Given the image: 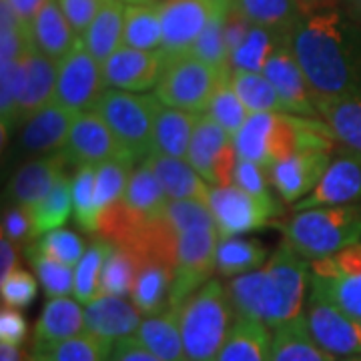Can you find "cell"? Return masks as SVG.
Here are the masks:
<instances>
[{"label": "cell", "instance_id": "1", "mask_svg": "<svg viewBox=\"0 0 361 361\" xmlns=\"http://www.w3.org/2000/svg\"><path fill=\"white\" fill-rule=\"evenodd\" d=\"M291 49L310 82L315 103L357 94L361 42L336 11L307 14L291 35Z\"/></svg>", "mask_w": 361, "mask_h": 361}, {"label": "cell", "instance_id": "2", "mask_svg": "<svg viewBox=\"0 0 361 361\" xmlns=\"http://www.w3.org/2000/svg\"><path fill=\"white\" fill-rule=\"evenodd\" d=\"M310 265L285 241L261 269L237 275L227 283L237 319L279 327L301 315Z\"/></svg>", "mask_w": 361, "mask_h": 361}, {"label": "cell", "instance_id": "3", "mask_svg": "<svg viewBox=\"0 0 361 361\" xmlns=\"http://www.w3.org/2000/svg\"><path fill=\"white\" fill-rule=\"evenodd\" d=\"M233 305L227 287L209 279L179 305V327L189 361H217L231 331Z\"/></svg>", "mask_w": 361, "mask_h": 361}, {"label": "cell", "instance_id": "4", "mask_svg": "<svg viewBox=\"0 0 361 361\" xmlns=\"http://www.w3.org/2000/svg\"><path fill=\"white\" fill-rule=\"evenodd\" d=\"M285 241L301 257L317 261L361 241V205L315 207L297 211L285 225Z\"/></svg>", "mask_w": 361, "mask_h": 361}, {"label": "cell", "instance_id": "5", "mask_svg": "<svg viewBox=\"0 0 361 361\" xmlns=\"http://www.w3.org/2000/svg\"><path fill=\"white\" fill-rule=\"evenodd\" d=\"M159 99L129 90L104 89L92 111L103 116L123 151L135 163L153 155V127Z\"/></svg>", "mask_w": 361, "mask_h": 361}, {"label": "cell", "instance_id": "6", "mask_svg": "<svg viewBox=\"0 0 361 361\" xmlns=\"http://www.w3.org/2000/svg\"><path fill=\"white\" fill-rule=\"evenodd\" d=\"M225 71L207 65L191 52L173 56L165 54V68L155 87V97L167 106L189 113H205Z\"/></svg>", "mask_w": 361, "mask_h": 361}, {"label": "cell", "instance_id": "7", "mask_svg": "<svg viewBox=\"0 0 361 361\" xmlns=\"http://www.w3.org/2000/svg\"><path fill=\"white\" fill-rule=\"evenodd\" d=\"M221 235L217 223L195 225L179 233V253L171 291V305L179 307L187 297L211 279L217 269V247Z\"/></svg>", "mask_w": 361, "mask_h": 361}, {"label": "cell", "instance_id": "8", "mask_svg": "<svg viewBox=\"0 0 361 361\" xmlns=\"http://www.w3.org/2000/svg\"><path fill=\"white\" fill-rule=\"evenodd\" d=\"M310 291L361 322V241L311 263Z\"/></svg>", "mask_w": 361, "mask_h": 361}, {"label": "cell", "instance_id": "9", "mask_svg": "<svg viewBox=\"0 0 361 361\" xmlns=\"http://www.w3.org/2000/svg\"><path fill=\"white\" fill-rule=\"evenodd\" d=\"M103 89V66L90 54L82 39H78L68 54L59 61L54 103L73 113L92 111Z\"/></svg>", "mask_w": 361, "mask_h": 361}, {"label": "cell", "instance_id": "10", "mask_svg": "<svg viewBox=\"0 0 361 361\" xmlns=\"http://www.w3.org/2000/svg\"><path fill=\"white\" fill-rule=\"evenodd\" d=\"M305 322L315 343L334 357L361 355V322L310 291Z\"/></svg>", "mask_w": 361, "mask_h": 361}, {"label": "cell", "instance_id": "11", "mask_svg": "<svg viewBox=\"0 0 361 361\" xmlns=\"http://www.w3.org/2000/svg\"><path fill=\"white\" fill-rule=\"evenodd\" d=\"M233 0H163V47L161 52L173 56L191 51L195 40L205 30L217 11H231Z\"/></svg>", "mask_w": 361, "mask_h": 361}, {"label": "cell", "instance_id": "12", "mask_svg": "<svg viewBox=\"0 0 361 361\" xmlns=\"http://www.w3.org/2000/svg\"><path fill=\"white\" fill-rule=\"evenodd\" d=\"M59 63L42 54L35 47H26L16 59L14 68V113L18 118H28L47 104L54 103Z\"/></svg>", "mask_w": 361, "mask_h": 361}, {"label": "cell", "instance_id": "13", "mask_svg": "<svg viewBox=\"0 0 361 361\" xmlns=\"http://www.w3.org/2000/svg\"><path fill=\"white\" fill-rule=\"evenodd\" d=\"M61 155L65 157L66 165H75V167L94 165L97 167L116 157H127V153L123 151L121 142L116 141L113 130L109 129V125L103 121V116L97 111H85L75 116Z\"/></svg>", "mask_w": 361, "mask_h": 361}, {"label": "cell", "instance_id": "14", "mask_svg": "<svg viewBox=\"0 0 361 361\" xmlns=\"http://www.w3.org/2000/svg\"><path fill=\"white\" fill-rule=\"evenodd\" d=\"M165 68L161 51H139L121 44L103 65V82L106 89L145 92L159 85Z\"/></svg>", "mask_w": 361, "mask_h": 361}, {"label": "cell", "instance_id": "15", "mask_svg": "<svg viewBox=\"0 0 361 361\" xmlns=\"http://www.w3.org/2000/svg\"><path fill=\"white\" fill-rule=\"evenodd\" d=\"M209 207L213 211L215 223L219 227L221 239L237 237L241 233L257 231L267 227L275 219L269 211L247 195L237 185L229 187H211Z\"/></svg>", "mask_w": 361, "mask_h": 361}, {"label": "cell", "instance_id": "16", "mask_svg": "<svg viewBox=\"0 0 361 361\" xmlns=\"http://www.w3.org/2000/svg\"><path fill=\"white\" fill-rule=\"evenodd\" d=\"M261 73L269 78L271 85L283 99L287 113L305 116L315 115V111H317L315 99H313L307 78L297 63L295 52L291 49V40L281 42L275 51L271 52L269 61L265 63Z\"/></svg>", "mask_w": 361, "mask_h": 361}, {"label": "cell", "instance_id": "17", "mask_svg": "<svg viewBox=\"0 0 361 361\" xmlns=\"http://www.w3.org/2000/svg\"><path fill=\"white\" fill-rule=\"evenodd\" d=\"M361 197V155L343 153L331 161L317 187L307 197L293 203L295 211L315 207L349 205Z\"/></svg>", "mask_w": 361, "mask_h": 361}, {"label": "cell", "instance_id": "18", "mask_svg": "<svg viewBox=\"0 0 361 361\" xmlns=\"http://www.w3.org/2000/svg\"><path fill=\"white\" fill-rule=\"evenodd\" d=\"M329 165V151H297L269 169L271 183L287 203H297L317 187Z\"/></svg>", "mask_w": 361, "mask_h": 361}, {"label": "cell", "instance_id": "19", "mask_svg": "<svg viewBox=\"0 0 361 361\" xmlns=\"http://www.w3.org/2000/svg\"><path fill=\"white\" fill-rule=\"evenodd\" d=\"M77 115L78 113L68 111L63 104H47L39 113L26 118L18 137L20 149L30 155H51L63 151Z\"/></svg>", "mask_w": 361, "mask_h": 361}, {"label": "cell", "instance_id": "20", "mask_svg": "<svg viewBox=\"0 0 361 361\" xmlns=\"http://www.w3.org/2000/svg\"><path fill=\"white\" fill-rule=\"evenodd\" d=\"M142 313L133 301L116 295H99L85 307V329L92 336L116 343L141 327Z\"/></svg>", "mask_w": 361, "mask_h": 361}, {"label": "cell", "instance_id": "21", "mask_svg": "<svg viewBox=\"0 0 361 361\" xmlns=\"http://www.w3.org/2000/svg\"><path fill=\"white\" fill-rule=\"evenodd\" d=\"M66 161L61 153L44 155L26 163L14 173L8 185V195L14 205L30 209L51 193L54 183L65 175Z\"/></svg>", "mask_w": 361, "mask_h": 361}, {"label": "cell", "instance_id": "22", "mask_svg": "<svg viewBox=\"0 0 361 361\" xmlns=\"http://www.w3.org/2000/svg\"><path fill=\"white\" fill-rule=\"evenodd\" d=\"M78 37L68 25L59 0H44L28 26V44L52 61H61L75 47Z\"/></svg>", "mask_w": 361, "mask_h": 361}, {"label": "cell", "instance_id": "23", "mask_svg": "<svg viewBox=\"0 0 361 361\" xmlns=\"http://www.w3.org/2000/svg\"><path fill=\"white\" fill-rule=\"evenodd\" d=\"M85 331V311L68 297H51L44 303L32 334V348L40 349L80 336Z\"/></svg>", "mask_w": 361, "mask_h": 361}, {"label": "cell", "instance_id": "24", "mask_svg": "<svg viewBox=\"0 0 361 361\" xmlns=\"http://www.w3.org/2000/svg\"><path fill=\"white\" fill-rule=\"evenodd\" d=\"M197 115L199 113L180 111L159 101L155 111V127H153V153L173 157V159H185L191 147Z\"/></svg>", "mask_w": 361, "mask_h": 361}, {"label": "cell", "instance_id": "25", "mask_svg": "<svg viewBox=\"0 0 361 361\" xmlns=\"http://www.w3.org/2000/svg\"><path fill=\"white\" fill-rule=\"evenodd\" d=\"M151 167L155 171V175L161 180L165 193H167L169 201H187V199H195V201H203L209 203V193L211 187L189 161L183 159H173V157L165 155H153L147 157Z\"/></svg>", "mask_w": 361, "mask_h": 361}, {"label": "cell", "instance_id": "26", "mask_svg": "<svg viewBox=\"0 0 361 361\" xmlns=\"http://www.w3.org/2000/svg\"><path fill=\"white\" fill-rule=\"evenodd\" d=\"M137 339L161 361H189L179 327V307L147 315L137 331Z\"/></svg>", "mask_w": 361, "mask_h": 361}, {"label": "cell", "instance_id": "27", "mask_svg": "<svg viewBox=\"0 0 361 361\" xmlns=\"http://www.w3.org/2000/svg\"><path fill=\"white\" fill-rule=\"evenodd\" d=\"M175 267L161 261H141L130 301L142 315H155L171 305Z\"/></svg>", "mask_w": 361, "mask_h": 361}, {"label": "cell", "instance_id": "28", "mask_svg": "<svg viewBox=\"0 0 361 361\" xmlns=\"http://www.w3.org/2000/svg\"><path fill=\"white\" fill-rule=\"evenodd\" d=\"M269 361H336V357L315 343L305 315H299L275 327L271 336Z\"/></svg>", "mask_w": 361, "mask_h": 361}, {"label": "cell", "instance_id": "29", "mask_svg": "<svg viewBox=\"0 0 361 361\" xmlns=\"http://www.w3.org/2000/svg\"><path fill=\"white\" fill-rule=\"evenodd\" d=\"M125 11V0H101L99 11L82 37L85 47L101 63V66L118 49V42H123Z\"/></svg>", "mask_w": 361, "mask_h": 361}, {"label": "cell", "instance_id": "30", "mask_svg": "<svg viewBox=\"0 0 361 361\" xmlns=\"http://www.w3.org/2000/svg\"><path fill=\"white\" fill-rule=\"evenodd\" d=\"M229 141H231V137L227 135V130L223 129L209 113L197 115L187 161L209 185H215V165Z\"/></svg>", "mask_w": 361, "mask_h": 361}, {"label": "cell", "instance_id": "31", "mask_svg": "<svg viewBox=\"0 0 361 361\" xmlns=\"http://www.w3.org/2000/svg\"><path fill=\"white\" fill-rule=\"evenodd\" d=\"M123 203L129 207L135 215L141 219L153 221L165 217V209L169 205V197L155 175L149 159H145L130 175Z\"/></svg>", "mask_w": 361, "mask_h": 361}, {"label": "cell", "instance_id": "32", "mask_svg": "<svg viewBox=\"0 0 361 361\" xmlns=\"http://www.w3.org/2000/svg\"><path fill=\"white\" fill-rule=\"evenodd\" d=\"M233 6L253 25L269 28L291 39L297 25L303 20L297 0H233Z\"/></svg>", "mask_w": 361, "mask_h": 361}, {"label": "cell", "instance_id": "33", "mask_svg": "<svg viewBox=\"0 0 361 361\" xmlns=\"http://www.w3.org/2000/svg\"><path fill=\"white\" fill-rule=\"evenodd\" d=\"M323 121L334 130L336 139L343 142L351 153L361 155V97L343 94L315 103Z\"/></svg>", "mask_w": 361, "mask_h": 361}, {"label": "cell", "instance_id": "34", "mask_svg": "<svg viewBox=\"0 0 361 361\" xmlns=\"http://www.w3.org/2000/svg\"><path fill=\"white\" fill-rule=\"evenodd\" d=\"M269 348L267 325L255 319H237L217 361H269Z\"/></svg>", "mask_w": 361, "mask_h": 361}, {"label": "cell", "instance_id": "35", "mask_svg": "<svg viewBox=\"0 0 361 361\" xmlns=\"http://www.w3.org/2000/svg\"><path fill=\"white\" fill-rule=\"evenodd\" d=\"M121 44L139 51H161L163 47L161 4H127Z\"/></svg>", "mask_w": 361, "mask_h": 361}, {"label": "cell", "instance_id": "36", "mask_svg": "<svg viewBox=\"0 0 361 361\" xmlns=\"http://www.w3.org/2000/svg\"><path fill=\"white\" fill-rule=\"evenodd\" d=\"M26 211L30 217L32 239H40L42 235L59 229L71 217L73 211V179L66 173L61 175L51 193Z\"/></svg>", "mask_w": 361, "mask_h": 361}, {"label": "cell", "instance_id": "37", "mask_svg": "<svg viewBox=\"0 0 361 361\" xmlns=\"http://www.w3.org/2000/svg\"><path fill=\"white\" fill-rule=\"evenodd\" d=\"M113 348L115 343L87 331L47 348L30 349V361H111Z\"/></svg>", "mask_w": 361, "mask_h": 361}, {"label": "cell", "instance_id": "38", "mask_svg": "<svg viewBox=\"0 0 361 361\" xmlns=\"http://www.w3.org/2000/svg\"><path fill=\"white\" fill-rule=\"evenodd\" d=\"M275 113H251L239 133L233 137V145L239 159L257 163L267 171L271 169L269 133L273 127Z\"/></svg>", "mask_w": 361, "mask_h": 361}, {"label": "cell", "instance_id": "39", "mask_svg": "<svg viewBox=\"0 0 361 361\" xmlns=\"http://www.w3.org/2000/svg\"><path fill=\"white\" fill-rule=\"evenodd\" d=\"M231 80L249 113H287L283 99L265 75L253 71H233Z\"/></svg>", "mask_w": 361, "mask_h": 361}, {"label": "cell", "instance_id": "40", "mask_svg": "<svg viewBox=\"0 0 361 361\" xmlns=\"http://www.w3.org/2000/svg\"><path fill=\"white\" fill-rule=\"evenodd\" d=\"M267 259V249L255 239H221L217 247V271L225 277L245 275L261 269Z\"/></svg>", "mask_w": 361, "mask_h": 361}, {"label": "cell", "instance_id": "41", "mask_svg": "<svg viewBox=\"0 0 361 361\" xmlns=\"http://www.w3.org/2000/svg\"><path fill=\"white\" fill-rule=\"evenodd\" d=\"M291 39L281 37L269 28L253 25L247 32L245 40L229 54V65L233 71H253L261 73L265 63L269 61L271 52L275 51L281 42H289Z\"/></svg>", "mask_w": 361, "mask_h": 361}, {"label": "cell", "instance_id": "42", "mask_svg": "<svg viewBox=\"0 0 361 361\" xmlns=\"http://www.w3.org/2000/svg\"><path fill=\"white\" fill-rule=\"evenodd\" d=\"M133 165L135 161L129 157H116L111 161H104L101 165H97V209H99V217L104 209L115 205L118 201H123L127 185H129L130 175H133Z\"/></svg>", "mask_w": 361, "mask_h": 361}, {"label": "cell", "instance_id": "43", "mask_svg": "<svg viewBox=\"0 0 361 361\" xmlns=\"http://www.w3.org/2000/svg\"><path fill=\"white\" fill-rule=\"evenodd\" d=\"M111 249H113V243L99 237L78 261V265L75 267V299L78 303L89 305L90 301L99 295L101 273H103L104 261L109 257Z\"/></svg>", "mask_w": 361, "mask_h": 361}, {"label": "cell", "instance_id": "44", "mask_svg": "<svg viewBox=\"0 0 361 361\" xmlns=\"http://www.w3.org/2000/svg\"><path fill=\"white\" fill-rule=\"evenodd\" d=\"M137 273H139L137 257L129 251L113 245L109 257L104 261L103 273H101L99 295H130L135 279H137Z\"/></svg>", "mask_w": 361, "mask_h": 361}, {"label": "cell", "instance_id": "45", "mask_svg": "<svg viewBox=\"0 0 361 361\" xmlns=\"http://www.w3.org/2000/svg\"><path fill=\"white\" fill-rule=\"evenodd\" d=\"M231 75L233 68L223 73V77L219 80V87H217L213 99H211V104H209L207 113L213 116L233 139L239 133V129L243 127V123L247 121V109L245 104L241 103V99H239L235 87H233Z\"/></svg>", "mask_w": 361, "mask_h": 361}, {"label": "cell", "instance_id": "46", "mask_svg": "<svg viewBox=\"0 0 361 361\" xmlns=\"http://www.w3.org/2000/svg\"><path fill=\"white\" fill-rule=\"evenodd\" d=\"M97 167L82 165L77 167L73 177V211L78 227L87 233L99 231V209H97Z\"/></svg>", "mask_w": 361, "mask_h": 361}, {"label": "cell", "instance_id": "47", "mask_svg": "<svg viewBox=\"0 0 361 361\" xmlns=\"http://www.w3.org/2000/svg\"><path fill=\"white\" fill-rule=\"evenodd\" d=\"M229 11H217L213 13L211 20L207 23L205 30L199 35V39L195 40L191 47V54L205 61L207 65L215 66L219 71L231 68L229 65V49H227V40H225V20H227Z\"/></svg>", "mask_w": 361, "mask_h": 361}, {"label": "cell", "instance_id": "48", "mask_svg": "<svg viewBox=\"0 0 361 361\" xmlns=\"http://www.w3.org/2000/svg\"><path fill=\"white\" fill-rule=\"evenodd\" d=\"M26 257L39 277L44 293L49 297H68L75 293V271L61 261L47 257L30 245L26 249Z\"/></svg>", "mask_w": 361, "mask_h": 361}, {"label": "cell", "instance_id": "49", "mask_svg": "<svg viewBox=\"0 0 361 361\" xmlns=\"http://www.w3.org/2000/svg\"><path fill=\"white\" fill-rule=\"evenodd\" d=\"M32 247L40 253H44L47 257L61 261L68 267H77L78 261L87 251L85 239L77 233L66 231V229H54V231L42 235Z\"/></svg>", "mask_w": 361, "mask_h": 361}, {"label": "cell", "instance_id": "50", "mask_svg": "<svg viewBox=\"0 0 361 361\" xmlns=\"http://www.w3.org/2000/svg\"><path fill=\"white\" fill-rule=\"evenodd\" d=\"M265 173H267V169L261 167L257 163H251V161L239 159L237 169H235V185H237L239 189H243L247 195H251L259 205L265 207L273 217H277V215L281 213V209L275 203L269 187H267V177H265Z\"/></svg>", "mask_w": 361, "mask_h": 361}, {"label": "cell", "instance_id": "51", "mask_svg": "<svg viewBox=\"0 0 361 361\" xmlns=\"http://www.w3.org/2000/svg\"><path fill=\"white\" fill-rule=\"evenodd\" d=\"M37 293H39V285L28 271L16 269L8 277L0 279V295L6 307H14V310L28 307L37 299Z\"/></svg>", "mask_w": 361, "mask_h": 361}, {"label": "cell", "instance_id": "52", "mask_svg": "<svg viewBox=\"0 0 361 361\" xmlns=\"http://www.w3.org/2000/svg\"><path fill=\"white\" fill-rule=\"evenodd\" d=\"M293 153H297V133L293 116L285 115V113H275L273 127H271L269 133L271 163L275 165L277 161H283Z\"/></svg>", "mask_w": 361, "mask_h": 361}, {"label": "cell", "instance_id": "53", "mask_svg": "<svg viewBox=\"0 0 361 361\" xmlns=\"http://www.w3.org/2000/svg\"><path fill=\"white\" fill-rule=\"evenodd\" d=\"M59 2L75 35L78 39H82L101 6V0H59Z\"/></svg>", "mask_w": 361, "mask_h": 361}, {"label": "cell", "instance_id": "54", "mask_svg": "<svg viewBox=\"0 0 361 361\" xmlns=\"http://www.w3.org/2000/svg\"><path fill=\"white\" fill-rule=\"evenodd\" d=\"M28 334V323L25 315L14 307H2L0 311V343L20 348Z\"/></svg>", "mask_w": 361, "mask_h": 361}, {"label": "cell", "instance_id": "55", "mask_svg": "<svg viewBox=\"0 0 361 361\" xmlns=\"http://www.w3.org/2000/svg\"><path fill=\"white\" fill-rule=\"evenodd\" d=\"M2 235L8 237L13 243H25L32 239V227H30V217L25 207L14 205L8 211H4L2 217Z\"/></svg>", "mask_w": 361, "mask_h": 361}, {"label": "cell", "instance_id": "56", "mask_svg": "<svg viewBox=\"0 0 361 361\" xmlns=\"http://www.w3.org/2000/svg\"><path fill=\"white\" fill-rule=\"evenodd\" d=\"M111 361H161L155 353H151L149 349L142 345L137 337H125L121 341H116Z\"/></svg>", "mask_w": 361, "mask_h": 361}, {"label": "cell", "instance_id": "57", "mask_svg": "<svg viewBox=\"0 0 361 361\" xmlns=\"http://www.w3.org/2000/svg\"><path fill=\"white\" fill-rule=\"evenodd\" d=\"M251 26H253V23H249L243 14L239 13L235 6H231V11L227 14V20H225V40H227L229 54L245 40Z\"/></svg>", "mask_w": 361, "mask_h": 361}, {"label": "cell", "instance_id": "58", "mask_svg": "<svg viewBox=\"0 0 361 361\" xmlns=\"http://www.w3.org/2000/svg\"><path fill=\"white\" fill-rule=\"evenodd\" d=\"M16 265H18V259H16V249H14V243L2 235L0 239V279L8 277L13 271H16Z\"/></svg>", "mask_w": 361, "mask_h": 361}, {"label": "cell", "instance_id": "59", "mask_svg": "<svg viewBox=\"0 0 361 361\" xmlns=\"http://www.w3.org/2000/svg\"><path fill=\"white\" fill-rule=\"evenodd\" d=\"M8 2H11V6L14 8L16 16L20 18L23 26H25L26 39H28V26L32 23V18L37 16V13H39V8L42 6L44 0H8Z\"/></svg>", "mask_w": 361, "mask_h": 361}, {"label": "cell", "instance_id": "60", "mask_svg": "<svg viewBox=\"0 0 361 361\" xmlns=\"http://www.w3.org/2000/svg\"><path fill=\"white\" fill-rule=\"evenodd\" d=\"M0 361H30V355L16 345H0Z\"/></svg>", "mask_w": 361, "mask_h": 361}, {"label": "cell", "instance_id": "61", "mask_svg": "<svg viewBox=\"0 0 361 361\" xmlns=\"http://www.w3.org/2000/svg\"><path fill=\"white\" fill-rule=\"evenodd\" d=\"M127 4H161L163 0H125Z\"/></svg>", "mask_w": 361, "mask_h": 361}, {"label": "cell", "instance_id": "62", "mask_svg": "<svg viewBox=\"0 0 361 361\" xmlns=\"http://www.w3.org/2000/svg\"><path fill=\"white\" fill-rule=\"evenodd\" d=\"M339 361H361V355H353V357H341Z\"/></svg>", "mask_w": 361, "mask_h": 361}, {"label": "cell", "instance_id": "63", "mask_svg": "<svg viewBox=\"0 0 361 361\" xmlns=\"http://www.w3.org/2000/svg\"><path fill=\"white\" fill-rule=\"evenodd\" d=\"M353 2H355V8L361 13V0H353Z\"/></svg>", "mask_w": 361, "mask_h": 361}]
</instances>
